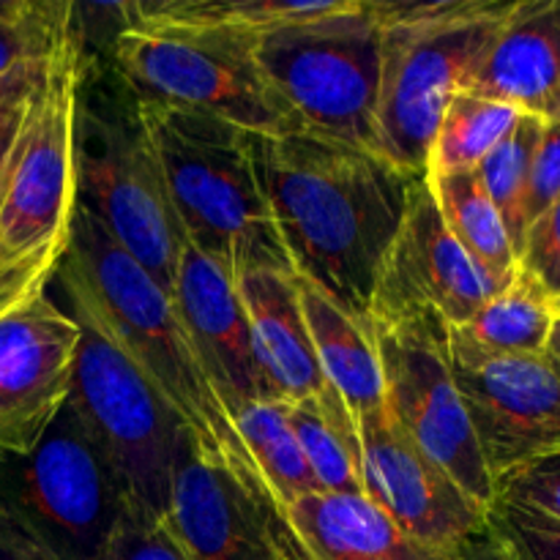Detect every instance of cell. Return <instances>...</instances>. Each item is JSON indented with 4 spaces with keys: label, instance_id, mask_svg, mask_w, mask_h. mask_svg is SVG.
<instances>
[{
    "label": "cell",
    "instance_id": "7",
    "mask_svg": "<svg viewBox=\"0 0 560 560\" xmlns=\"http://www.w3.org/2000/svg\"><path fill=\"white\" fill-rule=\"evenodd\" d=\"M85 38L77 27L55 49L31 120L5 167L0 191V268L58 273L80 208L77 148L85 88Z\"/></svg>",
    "mask_w": 560,
    "mask_h": 560
},
{
    "label": "cell",
    "instance_id": "15",
    "mask_svg": "<svg viewBox=\"0 0 560 560\" xmlns=\"http://www.w3.org/2000/svg\"><path fill=\"white\" fill-rule=\"evenodd\" d=\"M80 337L47 293L0 317V457L33 452L69 402Z\"/></svg>",
    "mask_w": 560,
    "mask_h": 560
},
{
    "label": "cell",
    "instance_id": "28",
    "mask_svg": "<svg viewBox=\"0 0 560 560\" xmlns=\"http://www.w3.org/2000/svg\"><path fill=\"white\" fill-rule=\"evenodd\" d=\"M541 129H545V120L523 113L517 124L512 126V131L476 167V175H479L490 200L495 202L517 255L525 241V230H528V224H525V195H528L530 167H534V153L541 140Z\"/></svg>",
    "mask_w": 560,
    "mask_h": 560
},
{
    "label": "cell",
    "instance_id": "30",
    "mask_svg": "<svg viewBox=\"0 0 560 560\" xmlns=\"http://www.w3.org/2000/svg\"><path fill=\"white\" fill-rule=\"evenodd\" d=\"M52 58L55 52L42 60H27V63H20L0 80V173L9 164L22 131H25L27 120H31L38 93H42L44 82H47Z\"/></svg>",
    "mask_w": 560,
    "mask_h": 560
},
{
    "label": "cell",
    "instance_id": "4",
    "mask_svg": "<svg viewBox=\"0 0 560 560\" xmlns=\"http://www.w3.org/2000/svg\"><path fill=\"white\" fill-rule=\"evenodd\" d=\"M517 0L377 3L383 20L377 137L383 156L424 178L443 109L468 91Z\"/></svg>",
    "mask_w": 560,
    "mask_h": 560
},
{
    "label": "cell",
    "instance_id": "33",
    "mask_svg": "<svg viewBox=\"0 0 560 560\" xmlns=\"http://www.w3.org/2000/svg\"><path fill=\"white\" fill-rule=\"evenodd\" d=\"M495 503L536 509L560 523V448L501 476L495 481Z\"/></svg>",
    "mask_w": 560,
    "mask_h": 560
},
{
    "label": "cell",
    "instance_id": "18",
    "mask_svg": "<svg viewBox=\"0 0 560 560\" xmlns=\"http://www.w3.org/2000/svg\"><path fill=\"white\" fill-rule=\"evenodd\" d=\"M468 91L560 120V0H517Z\"/></svg>",
    "mask_w": 560,
    "mask_h": 560
},
{
    "label": "cell",
    "instance_id": "11",
    "mask_svg": "<svg viewBox=\"0 0 560 560\" xmlns=\"http://www.w3.org/2000/svg\"><path fill=\"white\" fill-rule=\"evenodd\" d=\"M77 178L80 208L170 293L186 235L135 109L131 118H107L82 104Z\"/></svg>",
    "mask_w": 560,
    "mask_h": 560
},
{
    "label": "cell",
    "instance_id": "36",
    "mask_svg": "<svg viewBox=\"0 0 560 560\" xmlns=\"http://www.w3.org/2000/svg\"><path fill=\"white\" fill-rule=\"evenodd\" d=\"M9 167V164H5ZM5 170L0 173V191H3ZM55 273L36 271V268H20V271H3L0 268V317L11 315L22 304L33 301L36 295L47 293V284Z\"/></svg>",
    "mask_w": 560,
    "mask_h": 560
},
{
    "label": "cell",
    "instance_id": "34",
    "mask_svg": "<svg viewBox=\"0 0 560 560\" xmlns=\"http://www.w3.org/2000/svg\"><path fill=\"white\" fill-rule=\"evenodd\" d=\"M517 268L536 279L552 301L560 299V200L530 222L520 246Z\"/></svg>",
    "mask_w": 560,
    "mask_h": 560
},
{
    "label": "cell",
    "instance_id": "9",
    "mask_svg": "<svg viewBox=\"0 0 560 560\" xmlns=\"http://www.w3.org/2000/svg\"><path fill=\"white\" fill-rule=\"evenodd\" d=\"M69 306L82 331L69 405L120 476L131 503L167 520L178 454L189 435L109 334L85 310Z\"/></svg>",
    "mask_w": 560,
    "mask_h": 560
},
{
    "label": "cell",
    "instance_id": "1",
    "mask_svg": "<svg viewBox=\"0 0 560 560\" xmlns=\"http://www.w3.org/2000/svg\"><path fill=\"white\" fill-rule=\"evenodd\" d=\"M257 178L295 279L366 326L416 175L323 137L252 135Z\"/></svg>",
    "mask_w": 560,
    "mask_h": 560
},
{
    "label": "cell",
    "instance_id": "31",
    "mask_svg": "<svg viewBox=\"0 0 560 560\" xmlns=\"http://www.w3.org/2000/svg\"><path fill=\"white\" fill-rule=\"evenodd\" d=\"M98 560H189L164 520L129 503Z\"/></svg>",
    "mask_w": 560,
    "mask_h": 560
},
{
    "label": "cell",
    "instance_id": "12",
    "mask_svg": "<svg viewBox=\"0 0 560 560\" xmlns=\"http://www.w3.org/2000/svg\"><path fill=\"white\" fill-rule=\"evenodd\" d=\"M361 492L410 536L468 552L490 530L492 509L468 495L388 416L386 405L355 419Z\"/></svg>",
    "mask_w": 560,
    "mask_h": 560
},
{
    "label": "cell",
    "instance_id": "19",
    "mask_svg": "<svg viewBox=\"0 0 560 560\" xmlns=\"http://www.w3.org/2000/svg\"><path fill=\"white\" fill-rule=\"evenodd\" d=\"M235 288L249 317L257 364L279 402H299L328 388L312 348L299 279L279 268H246Z\"/></svg>",
    "mask_w": 560,
    "mask_h": 560
},
{
    "label": "cell",
    "instance_id": "27",
    "mask_svg": "<svg viewBox=\"0 0 560 560\" xmlns=\"http://www.w3.org/2000/svg\"><path fill=\"white\" fill-rule=\"evenodd\" d=\"M520 109L495 98L463 91L443 109L441 124L432 137L427 173H457L476 170L481 159L512 131Z\"/></svg>",
    "mask_w": 560,
    "mask_h": 560
},
{
    "label": "cell",
    "instance_id": "13",
    "mask_svg": "<svg viewBox=\"0 0 560 560\" xmlns=\"http://www.w3.org/2000/svg\"><path fill=\"white\" fill-rule=\"evenodd\" d=\"M452 370L492 481L560 448V375L539 355H481L448 342Z\"/></svg>",
    "mask_w": 560,
    "mask_h": 560
},
{
    "label": "cell",
    "instance_id": "23",
    "mask_svg": "<svg viewBox=\"0 0 560 560\" xmlns=\"http://www.w3.org/2000/svg\"><path fill=\"white\" fill-rule=\"evenodd\" d=\"M556 323L552 299L528 273L492 295L465 326L448 328V342L481 355H539Z\"/></svg>",
    "mask_w": 560,
    "mask_h": 560
},
{
    "label": "cell",
    "instance_id": "8",
    "mask_svg": "<svg viewBox=\"0 0 560 560\" xmlns=\"http://www.w3.org/2000/svg\"><path fill=\"white\" fill-rule=\"evenodd\" d=\"M131 498L69 402L38 446L0 457V517L49 560H98Z\"/></svg>",
    "mask_w": 560,
    "mask_h": 560
},
{
    "label": "cell",
    "instance_id": "26",
    "mask_svg": "<svg viewBox=\"0 0 560 560\" xmlns=\"http://www.w3.org/2000/svg\"><path fill=\"white\" fill-rule=\"evenodd\" d=\"M342 5L345 0H135V11L148 20L219 27L246 36H257L290 22L326 16Z\"/></svg>",
    "mask_w": 560,
    "mask_h": 560
},
{
    "label": "cell",
    "instance_id": "10",
    "mask_svg": "<svg viewBox=\"0 0 560 560\" xmlns=\"http://www.w3.org/2000/svg\"><path fill=\"white\" fill-rule=\"evenodd\" d=\"M394 424L474 501L495 506V481L476 443L448 355V326L432 315L366 323Z\"/></svg>",
    "mask_w": 560,
    "mask_h": 560
},
{
    "label": "cell",
    "instance_id": "14",
    "mask_svg": "<svg viewBox=\"0 0 560 560\" xmlns=\"http://www.w3.org/2000/svg\"><path fill=\"white\" fill-rule=\"evenodd\" d=\"M501 290L452 238L427 178L416 180L377 273L366 323L432 315L448 328L465 326Z\"/></svg>",
    "mask_w": 560,
    "mask_h": 560
},
{
    "label": "cell",
    "instance_id": "35",
    "mask_svg": "<svg viewBox=\"0 0 560 560\" xmlns=\"http://www.w3.org/2000/svg\"><path fill=\"white\" fill-rule=\"evenodd\" d=\"M560 200V120H545L541 140L534 153L528 195H525V224L530 228L547 208ZM528 233V230H525Z\"/></svg>",
    "mask_w": 560,
    "mask_h": 560
},
{
    "label": "cell",
    "instance_id": "25",
    "mask_svg": "<svg viewBox=\"0 0 560 560\" xmlns=\"http://www.w3.org/2000/svg\"><path fill=\"white\" fill-rule=\"evenodd\" d=\"M288 416L320 492H361L359 432L339 394L328 386L317 397L288 402Z\"/></svg>",
    "mask_w": 560,
    "mask_h": 560
},
{
    "label": "cell",
    "instance_id": "40",
    "mask_svg": "<svg viewBox=\"0 0 560 560\" xmlns=\"http://www.w3.org/2000/svg\"><path fill=\"white\" fill-rule=\"evenodd\" d=\"M552 310H556V317H560V299L552 301Z\"/></svg>",
    "mask_w": 560,
    "mask_h": 560
},
{
    "label": "cell",
    "instance_id": "20",
    "mask_svg": "<svg viewBox=\"0 0 560 560\" xmlns=\"http://www.w3.org/2000/svg\"><path fill=\"white\" fill-rule=\"evenodd\" d=\"M310 560H465L410 536L364 492H312L288 509Z\"/></svg>",
    "mask_w": 560,
    "mask_h": 560
},
{
    "label": "cell",
    "instance_id": "32",
    "mask_svg": "<svg viewBox=\"0 0 560 560\" xmlns=\"http://www.w3.org/2000/svg\"><path fill=\"white\" fill-rule=\"evenodd\" d=\"M495 534L517 560H560V523L528 506L495 503L490 512Z\"/></svg>",
    "mask_w": 560,
    "mask_h": 560
},
{
    "label": "cell",
    "instance_id": "5",
    "mask_svg": "<svg viewBox=\"0 0 560 560\" xmlns=\"http://www.w3.org/2000/svg\"><path fill=\"white\" fill-rule=\"evenodd\" d=\"M135 102L213 115L257 137L299 135L301 124L260 69L255 36L148 20L129 3V25L109 44Z\"/></svg>",
    "mask_w": 560,
    "mask_h": 560
},
{
    "label": "cell",
    "instance_id": "37",
    "mask_svg": "<svg viewBox=\"0 0 560 560\" xmlns=\"http://www.w3.org/2000/svg\"><path fill=\"white\" fill-rule=\"evenodd\" d=\"M0 560H49L5 517H0Z\"/></svg>",
    "mask_w": 560,
    "mask_h": 560
},
{
    "label": "cell",
    "instance_id": "21",
    "mask_svg": "<svg viewBox=\"0 0 560 560\" xmlns=\"http://www.w3.org/2000/svg\"><path fill=\"white\" fill-rule=\"evenodd\" d=\"M299 293L323 377L348 405L353 421L383 408L386 399H383L381 361L366 326L345 315L331 299L301 279Z\"/></svg>",
    "mask_w": 560,
    "mask_h": 560
},
{
    "label": "cell",
    "instance_id": "17",
    "mask_svg": "<svg viewBox=\"0 0 560 560\" xmlns=\"http://www.w3.org/2000/svg\"><path fill=\"white\" fill-rule=\"evenodd\" d=\"M170 299L233 416L238 405L273 399L257 364L244 301L222 266L186 244Z\"/></svg>",
    "mask_w": 560,
    "mask_h": 560
},
{
    "label": "cell",
    "instance_id": "29",
    "mask_svg": "<svg viewBox=\"0 0 560 560\" xmlns=\"http://www.w3.org/2000/svg\"><path fill=\"white\" fill-rule=\"evenodd\" d=\"M74 22V3L60 0H0V80L27 60L58 49Z\"/></svg>",
    "mask_w": 560,
    "mask_h": 560
},
{
    "label": "cell",
    "instance_id": "6",
    "mask_svg": "<svg viewBox=\"0 0 560 560\" xmlns=\"http://www.w3.org/2000/svg\"><path fill=\"white\" fill-rule=\"evenodd\" d=\"M260 69L306 135L383 156L377 137L383 20L372 0H345L315 20L255 36Z\"/></svg>",
    "mask_w": 560,
    "mask_h": 560
},
{
    "label": "cell",
    "instance_id": "3",
    "mask_svg": "<svg viewBox=\"0 0 560 560\" xmlns=\"http://www.w3.org/2000/svg\"><path fill=\"white\" fill-rule=\"evenodd\" d=\"M135 118L156 156L186 244L230 277L290 262L262 197L252 135L213 115L135 102Z\"/></svg>",
    "mask_w": 560,
    "mask_h": 560
},
{
    "label": "cell",
    "instance_id": "16",
    "mask_svg": "<svg viewBox=\"0 0 560 560\" xmlns=\"http://www.w3.org/2000/svg\"><path fill=\"white\" fill-rule=\"evenodd\" d=\"M164 523L189 560H310L288 517L191 441L178 454Z\"/></svg>",
    "mask_w": 560,
    "mask_h": 560
},
{
    "label": "cell",
    "instance_id": "39",
    "mask_svg": "<svg viewBox=\"0 0 560 560\" xmlns=\"http://www.w3.org/2000/svg\"><path fill=\"white\" fill-rule=\"evenodd\" d=\"M545 359L556 366V372L560 375V317H556V323L550 328V337H547Z\"/></svg>",
    "mask_w": 560,
    "mask_h": 560
},
{
    "label": "cell",
    "instance_id": "22",
    "mask_svg": "<svg viewBox=\"0 0 560 560\" xmlns=\"http://www.w3.org/2000/svg\"><path fill=\"white\" fill-rule=\"evenodd\" d=\"M424 178L452 238L492 282L506 288L517 273V252L476 170L427 173Z\"/></svg>",
    "mask_w": 560,
    "mask_h": 560
},
{
    "label": "cell",
    "instance_id": "2",
    "mask_svg": "<svg viewBox=\"0 0 560 560\" xmlns=\"http://www.w3.org/2000/svg\"><path fill=\"white\" fill-rule=\"evenodd\" d=\"M55 277H60L69 304L85 310L148 377L197 452L277 509L246 452L233 410L219 397L170 293L85 208H77L69 252Z\"/></svg>",
    "mask_w": 560,
    "mask_h": 560
},
{
    "label": "cell",
    "instance_id": "24",
    "mask_svg": "<svg viewBox=\"0 0 560 560\" xmlns=\"http://www.w3.org/2000/svg\"><path fill=\"white\" fill-rule=\"evenodd\" d=\"M235 424L246 443V452L255 459L268 495L279 512L288 517V509L301 498L320 492L301 443L290 427L288 402L262 399L235 408Z\"/></svg>",
    "mask_w": 560,
    "mask_h": 560
},
{
    "label": "cell",
    "instance_id": "38",
    "mask_svg": "<svg viewBox=\"0 0 560 560\" xmlns=\"http://www.w3.org/2000/svg\"><path fill=\"white\" fill-rule=\"evenodd\" d=\"M465 560H517V558H514L512 547H509L490 525V530H487L476 545H470Z\"/></svg>",
    "mask_w": 560,
    "mask_h": 560
}]
</instances>
